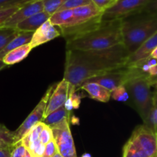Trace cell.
Here are the masks:
<instances>
[{"instance_id":"6da1fadb","label":"cell","mask_w":157,"mask_h":157,"mask_svg":"<svg viewBox=\"0 0 157 157\" xmlns=\"http://www.w3.org/2000/svg\"><path fill=\"white\" fill-rule=\"evenodd\" d=\"M129 55L123 44L103 50H66L64 79L77 91L90 78L127 65Z\"/></svg>"},{"instance_id":"7a4b0ae2","label":"cell","mask_w":157,"mask_h":157,"mask_svg":"<svg viewBox=\"0 0 157 157\" xmlns=\"http://www.w3.org/2000/svg\"><path fill=\"white\" fill-rule=\"evenodd\" d=\"M121 44V20H111L102 21L93 30L66 41V49L103 50Z\"/></svg>"},{"instance_id":"3957f363","label":"cell","mask_w":157,"mask_h":157,"mask_svg":"<svg viewBox=\"0 0 157 157\" xmlns=\"http://www.w3.org/2000/svg\"><path fill=\"white\" fill-rule=\"evenodd\" d=\"M156 32V15L140 12L121 19L122 44L130 55Z\"/></svg>"},{"instance_id":"277c9868","label":"cell","mask_w":157,"mask_h":157,"mask_svg":"<svg viewBox=\"0 0 157 157\" xmlns=\"http://www.w3.org/2000/svg\"><path fill=\"white\" fill-rule=\"evenodd\" d=\"M130 68L131 75L124 86L135 109L144 123L148 117L153 104L152 86L149 82L148 75L137 67Z\"/></svg>"},{"instance_id":"5b68a950","label":"cell","mask_w":157,"mask_h":157,"mask_svg":"<svg viewBox=\"0 0 157 157\" xmlns=\"http://www.w3.org/2000/svg\"><path fill=\"white\" fill-rule=\"evenodd\" d=\"M123 157H157V133L144 124L136 127L123 148Z\"/></svg>"},{"instance_id":"8992f818","label":"cell","mask_w":157,"mask_h":157,"mask_svg":"<svg viewBox=\"0 0 157 157\" xmlns=\"http://www.w3.org/2000/svg\"><path fill=\"white\" fill-rule=\"evenodd\" d=\"M55 87V85H52L48 88L45 94L41 98V101L38 102L36 107L31 112L28 117L23 121L19 127L15 131H14V138H15L14 145H15L17 143L20 142L34 126H35L38 123L42 122L43 120L44 119V114H45L46 107H47L49 98H50Z\"/></svg>"},{"instance_id":"52a82bcc","label":"cell","mask_w":157,"mask_h":157,"mask_svg":"<svg viewBox=\"0 0 157 157\" xmlns=\"http://www.w3.org/2000/svg\"><path fill=\"white\" fill-rule=\"evenodd\" d=\"M151 0H117L116 3L104 11L101 20H121L130 15L140 13Z\"/></svg>"},{"instance_id":"ba28073f","label":"cell","mask_w":157,"mask_h":157,"mask_svg":"<svg viewBox=\"0 0 157 157\" xmlns=\"http://www.w3.org/2000/svg\"><path fill=\"white\" fill-rule=\"evenodd\" d=\"M58 152L62 157H78L70 128V120H64L51 127Z\"/></svg>"},{"instance_id":"9c48e42d","label":"cell","mask_w":157,"mask_h":157,"mask_svg":"<svg viewBox=\"0 0 157 157\" xmlns=\"http://www.w3.org/2000/svg\"><path fill=\"white\" fill-rule=\"evenodd\" d=\"M130 75L131 68L126 65L119 68L113 69L98 76L93 77L85 82L96 83L111 92L117 87L124 85L130 77Z\"/></svg>"},{"instance_id":"30bf717a","label":"cell","mask_w":157,"mask_h":157,"mask_svg":"<svg viewBox=\"0 0 157 157\" xmlns=\"http://www.w3.org/2000/svg\"><path fill=\"white\" fill-rule=\"evenodd\" d=\"M44 11L42 0H35L20 7L6 21L0 25V28L15 29V27L26 18Z\"/></svg>"},{"instance_id":"8fae6325","label":"cell","mask_w":157,"mask_h":157,"mask_svg":"<svg viewBox=\"0 0 157 157\" xmlns=\"http://www.w3.org/2000/svg\"><path fill=\"white\" fill-rule=\"evenodd\" d=\"M68 96L69 84L66 80L63 78L58 84L55 85V89L49 98L47 107H46L44 118L51 113L56 110L57 109L63 107L67 101Z\"/></svg>"},{"instance_id":"7c38bea8","label":"cell","mask_w":157,"mask_h":157,"mask_svg":"<svg viewBox=\"0 0 157 157\" xmlns=\"http://www.w3.org/2000/svg\"><path fill=\"white\" fill-rule=\"evenodd\" d=\"M59 36H61L60 31L48 20L34 32L29 44L33 49Z\"/></svg>"},{"instance_id":"4fadbf2b","label":"cell","mask_w":157,"mask_h":157,"mask_svg":"<svg viewBox=\"0 0 157 157\" xmlns=\"http://www.w3.org/2000/svg\"><path fill=\"white\" fill-rule=\"evenodd\" d=\"M157 47V32L150 37L144 43H143L134 52L128 57L127 66L133 67L141 61L147 59L150 56L153 51Z\"/></svg>"},{"instance_id":"5bb4252c","label":"cell","mask_w":157,"mask_h":157,"mask_svg":"<svg viewBox=\"0 0 157 157\" xmlns=\"http://www.w3.org/2000/svg\"><path fill=\"white\" fill-rule=\"evenodd\" d=\"M72 10H73L74 16H75V21H76V25L88 22L94 18L101 16L104 13L103 11L98 9L93 3L87 5V6L75 8Z\"/></svg>"},{"instance_id":"9a60e30c","label":"cell","mask_w":157,"mask_h":157,"mask_svg":"<svg viewBox=\"0 0 157 157\" xmlns=\"http://www.w3.org/2000/svg\"><path fill=\"white\" fill-rule=\"evenodd\" d=\"M51 15L42 11L20 22L15 27V30L23 32H35L45 21L49 20Z\"/></svg>"},{"instance_id":"2e32d148","label":"cell","mask_w":157,"mask_h":157,"mask_svg":"<svg viewBox=\"0 0 157 157\" xmlns=\"http://www.w3.org/2000/svg\"><path fill=\"white\" fill-rule=\"evenodd\" d=\"M79 89L87 92L90 98L100 102L107 103L111 99V92L100 84L93 82H85Z\"/></svg>"},{"instance_id":"e0dca14e","label":"cell","mask_w":157,"mask_h":157,"mask_svg":"<svg viewBox=\"0 0 157 157\" xmlns=\"http://www.w3.org/2000/svg\"><path fill=\"white\" fill-rule=\"evenodd\" d=\"M49 21L60 29H68L76 25V21L72 9H64L51 15Z\"/></svg>"},{"instance_id":"ac0fdd59","label":"cell","mask_w":157,"mask_h":157,"mask_svg":"<svg viewBox=\"0 0 157 157\" xmlns=\"http://www.w3.org/2000/svg\"><path fill=\"white\" fill-rule=\"evenodd\" d=\"M32 50V48L29 43L12 50L6 54L2 60L7 66L12 65L23 61L29 55Z\"/></svg>"},{"instance_id":"d6986e66","label":"cell","mask_w":157,"mask_h":157,"mask_svg":"<svg viewBox=\"0 0 157 157\" xmlns=\"http://www.w3.org/2000/svg\"><path fill=\"white\" fill-rule=\"evenodd\" d=\"M33 35V32H19V33L3 48V50L0 52V60L3 58V57L11 52L13 49L22 46L24 44H29L31 41Z\"/></svg>"},{"instance_id":"ffe728a7","label":"cell","mask_w":157,"mask_h":157,"mask_svg":"<svg viewBox=\"0 0 157 157\" xmlns=\"http://www.w3.org/2000/svg\"><path fill=\"white\" fill-rule=\"evenodd\" d=\"M71 117V112L66 110L64 106H63L48 115L43 120L42 123H44L46 126H48L49 127H52L60 124L64 120H70Z\"/></svg>"},{"instance_id":"44dd1931","label":"cell","mask_w":157,"mask_h":157,"mask_svg":"<svg viewBox=\"0 0 157 157\" xmlns=\"http://www.w3.org/2000/svg\"><path fill=\"white\" fill-rule=\"evenodd\" d=\"M15 144L14 131L0 124V148H10Z\"/></svg>"},{"instance_id":"7402d4cb","label":"cell","mask_w":157,"mask_h":157,"mask_svg":"<svg viewBox=\"0 0 157 157\" xmlns=\"http://www.w3.org/2000/svg\"><path fill=\"white\" fill-rule=\"evenodd\" d=\"M144 125L148 127L157 133V93L153 92V104L147 121L144 123Z\"/></svg>"},{"instance_id":"603a6c76","label":"cell","mask_w":157,"mask_h":157,"mask_svg":"<svg viewBox=\"0 0 157 157\" xmlns=\"http://www.w3.org/2000/svg\"><path fill=\"white\" fill-rule=\"evenodd\" d=\"M18 33L19 32L15 29L0 28V52Z\"/></svg>"},{"instance_id":"cb8c5ba5","label":"cell","mask_w":157,"mask_h":157,"mask_svg":"<svg viewBox=\"0 0 157 157\" xmlns=\"http://www.w3.org/2000/svg\"><path fill=\"white\" fill-rule=\"evenodd\" d=\"M67 0H42L44 12L52 15L58 12Z\"/></svg>"},{"instance_id":"d4e9b609","label":"cell","mask_w":157,"mask_h":157,"mask_svg":"<svg viewBox=\"0 0 157 157\" xmlns=\"http://www.w3.org/2000/svg\"><path fill=\"white\" fill-rule=\"evenodd\" d=\"M111 98L120 102H127L130 100V95L125 86L122 85L117 87L111 91Z\"/></svg>"},{"instance_id":"484cf974","label":"cell","mask_w":157,"mask_h":157,"mask_svg":"<svg viewBox=\"0 0 157 157\" xmlns=\"http://www.w3.org/2000/svg\"><path fill=\"white\" fill-rule=\"evenodd\" d=\"M91 3V0H67L58 11L64 9H74L75 8L87 6Z\"/></svg>"},{"instance_id":"4316f807","label":"cell","mask_w":157,"mask_h":157,"mask_svg":"<svg viewBox=\"0 0 157 157\" xmlns=\"http://www.w3.org/2000/svg\"><path fill=\"white\" fill-rule=\"evenodd\" d=\"M35 0H0V9L19 7Z\"/></svg>"},{"instance_id":"83f0119b","label":"cell","mask_w":157,"mask_h":157,"mask_svg":"<svg viewBox=\"0 0 157 157\" xmlns=\"http://www.w3.org/2000/svg\"><path fill=\"white\" fill-rule=\"evenodd\" d=\"M39 141L44 145L48 144L51 140H53V134H52V130L51 127L48 126H46L44 124V127L39 135Z\"/></svg>"},{"instance_id":"f1b7e54d","label":"cell","mask_w":157,"mask_h":157,"mask_svg":"<svg viewBox=\"0 0 157 157\" xmlns=\"http://www.w3.org/2000/svg\"><path fill=\"white\" fill-rule=\"evenodd\" d=\"M27 149L21 141L14 145L11 151V157H25Z\"/></svg>"},{"instance_id":"f546056e","label":"cell","mask_w":157,"mask_h":157,"mask_svg":"<svg viewBox=\"0 0 157 157\" xmlns=\"http://www.w3.org/2000/svg\"><path fill=\"white\" fill-rule=\"evenodd\" d=\"M92 3L99 9L104 12L116 3L117 0H91Z\"/></svg>"},{"instance_id":"4dcf8cb0","label":"cell","mask_w":157,"mask_h":157,"mask_svg":"<svg viewBox=\"0 0 157 157\" xmlns=\"http://www.w3.org/2000/svg\"><path fill=\"white\" fill-rule=\"evenodd\" d=\"M57 153H58V149H57L56 144H55L53 139L45 145L44 154H43L42 157H53Z\"/></svg>"},{"instance_id":"1f68e13d","label":"cell","mask_w":157,"mask_h":157,"mask_svg":"<svg viewBox=\"0 0 157 157\" xmlns=\"http://www.w3.org/2000/svg\"><path fill=\"white\" fill-rule=\"evenodd\" d=\"M20 7H21V6L0 9V25H1L2 23L4 22V21H6V20H7L11 15H13Z\"/></svg>"},{"instance_id":"d6a6232c","label":"cell","mask_w":157,"mask_h":157,"mask_svg":"<svg viewBox=\"0 0 157 157\" xmlns=\"http://www.w3.org/2000/svg\"><path fill=\"white\" fill-rule=\"evenodd\" d=\"M141 12L157 16V0H151Z\"/></svg>"},{"instance_id":"836d02e7","label":"cell","mask_w":157,"mask_h":157,"mask_svg":"<svg viewBox=\"0 0 157 157\" xmlns=\"http://www.w3.org/2000/svg\"><path fill=\"white\" fill-rule=\"evenodd\" d=\"M12 148H0V157H11Z\"/></svg>"},{"instance_id":"e575fe53","label":"cell","mask_w":157,"mask_h":157,"mask_svg":"<svg viewBox=\"0 0 157 157\" xmlns=\"http://www.w3.org/2000/svg\"><path fill=\"white\" fill-rule=\"evenodd\" d=\"M147 75L148 76H155V75H157V64L149 69L148 71H147Z\"/></svg>"},{"instance_id":"d590c367","label":"cell","mask_w":157,"mask_h":157,"mask_svg":"<svg viewBox=\"0 0 157 157\" xmlns=\"http://www.w3.org/2000/svg\"><path fill=\"white\" fill-rule=\"evenodd\" d=\"M148 80L150 84L157 82V75H155V76H148Z\"/></svg>"},{"instance_id":"8d00e7d4","label":"cell","mask_w":157,"mask_h":157,"mask_svg":"<svg viewBox=\"0 0 157 157\" xmlns=\"http://www.w3.org/2000/svg\"><path fill=\"white\" fill-rule=\"evenodd\" d=\"M149 58H152V59H155L157 61V47L153 51V52H152L151 55H150V56Z\"/></svg>"},{"instance_id":"74e56055","label":"cell","mask_w":157,"mask_h":157,"mask_svg":"<svg viewBox=\"0 0 157 157\" xmlns=\"http://www.w3.org/2000/svg\"><path fill=\"white\" fill-rule=\"evenodd\" d=\"M6 67H8L6 64L2 61V60H0V71L3 70L4 68H6Z\"/></svg>"},{"instance_id":"f35d334b","label":"cell","mask_w":157,"mask_h":157,"mask_svg":"<svg viewBox=\"0 0 157 157\" xmlns=\"http://www.w3.org/2000/svg\"><path fill=\"white\" fill-rule=\"evenodd\" d=\"M151 86H152V87H154L155 90H156L155 91H156L157 93V82H155V83H153V84H152Z\"/></svg>"},{"instance_id":"ab89813d","label":"cell","mask_w":157,"mask_h":157,"mask_svg":"<svg viewBox=\"0 0 157 157\" xmlns=\"http://www.w3.org/2000/svg\"><path fill=\"white\" fill-rule=\"evenodd\" d=\"M25 157H32V154L29 153V151H28V150H27V152H26L25 156Z\"/></svg>"},{"instance_id":"60d3db41","label":"cell","mask_w":157,"mask_h":157,"mask_svg":"<svg viewBox=\"0 0 157 157\" xmlns=\"http://www.w3.org/2000/svg\"><path fill=\"white\" fill-rule=\"evenodd\" d=\"M81 157H91V156H90L89 153H84V154L82 155V156Z\"/></svg>"},{"instance_id":"b9f144b4","label":"cell","mask_w":157,"mask_h":157,"mask_svg":"<svg viewBox=\"0 0 157 157\" xmlns=\"http://www.w3.org/2000/svg\"><path fill=\"white\" fill-rule=\"evenodd\" d=\"M53 157H62V156H61V155L60 154V153L58 152V153H57L56 154H55V156H54Z\"/></svg>"}]
</instances>
